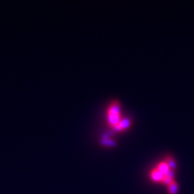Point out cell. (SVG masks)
Returning a JSON list of instances; mask_svg holds the SVG:
<instances>
[{
  "mask_svg": "<svg viewBox=\"0 0 194 194\" xmlns=\"http://www.w3.org/2000/svg\"><path fill=\"white\" fill-rule=\"evenodd\" d=\"M129 124H130V121H129V119L125 118L121 120V121H119V122L113 125V127L117 130H121V129H124L127 128L129 125Z\"/></svg>",
  "mask_w": 194,
  "mask_h": 194,
  "instance_id": "6da1fadb",
  "label": "cell"
}]
</instances>
